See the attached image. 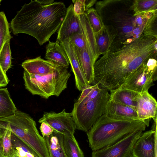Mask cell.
Returning a JSON list of instances; mask_svg holds the SVG:
<instances>
[{"mask_svg":"<svg viewBox=\"0 0 157 157\" xmlns=\"http://www.w3.org/2000/svg\"><path fill=\"white\" fill-rule=\"evenodd\" d=\"M10 41V40H8L5 42L0 52V66L5 74L11 66Z\"/></svg>","mask_w":157,"mask_h":157,"instance_id":"cell-26","label":"cell"},{"mask_svg":"<svg viewBox=\"0 0 157 157\" xmlns=\"http://www.w3.org/2000/svg\"><path fill=\"white\" fill-rule=\"evenodd\" d=\"M83 33L80 16L74 12L73 5L67 8L65 17L57 32V40L59 42L68 39L73 34Z\"/></svg>","mask_w":157,"mask_h":157,"instance_id":"cell-11","label":"cell"},{"mask_svg":"<svg viewBox=\"0 0 157 157\" xmlns=\"http://www.w3.org/2000/svg\"><path fill=\"white\" fill-rule=\"evenodd\" d=\"M11 141L14 154L20 157H39L28 146L12 132Z\"/></svg>","mask_w":157,"mask_h":157,"instance_id":"cell-23","label":"cell"},{"mask_svg":"<svg viewBox=\"0 0 157 157\" xmlns=\"http://www.w3.org/2000/svg\"><path fill=\"white\" fill-rule=\"evenodd\" d=\"M45 58L58 66L68 68L70 64L67 55L63 48L56 40L55 42L49 41L46 47Z\"/></svg>","mask_w":157,"mask_h":157,"instance_id":"cell-16","label":"cell"},{"mask_svg":"<svg viewBox=\"0 0 157 157\" xmlns=\"http://www.w3.org/2000/svg\"><path fill=\"white\" fill-rule=\"evenodd\" d=\"M71 74L67 68L59 67L54 73L43 75L30 74L24 71L23 78L25 88L33 95L48 99L58 97L67 87Z\"/></svg>","mask_w":157,"mask_h":157,"instance_id":"cell-5","label":"cell"},{"mask_svg":"<svg viewBox=\"0 0 157 157\" xmlns=\"http://www.w3.org/2000/svg\"><path fill=\"white\" fill-rule=\"evenodd\" d=\"M110 92V99L128 106L136 111L138 99L140 93L122 86Z\"/></svg>","mask_w":157,"mask_h":157,"instance_id":"cell-18","label":"cell"},{"mask_svg":"<svg viewBox=\"0 0 157 157\" xmlns=\"http://www.w3.org/2000/svg\"><path fill=\"white\" fill-rule=\"evenodd\" d=\"M69 39L72 44L79 50L87 47L90 53L86 38L83 33L74 34L70 37Z\"/></svg>","mask_w":157,"mask_h":157,"instance_id":"cell-30","label":"cell"},{"mask_svg":"<svg viewBox=\"0 0 157 157\" xmlns=\"http://www.w3.org/2000/svg\"><path fill=\"white\" fill-rule=\"evenodd\" d=\"M129 157H132V156H130Z\"/></svg>","mask_w":157,"mask_h":157,"instance_id":"cell-39","label":"cell"},{"mask_svg":"<svg viewBox=\"0 0 157 157\" xmlns=\"http://www.w3.org/2000/svg\"><path fill=\"white\" fill-rule=\"evenodd\" d=\"M40 128L44 138L50 135L54 132V129L50 125L44 122L41 123Z\"/></svg>","mask_w":157,"mask_h":157,"instance_id":"cell-32","label":"cell"},{"mask_svg":"<svg viewBox=\"0 0 157 157\" xmlns=\"http://www.w3.org/2000/svg\"><path fill=\"white\" fill-rule=\"evenodd\" d=\"M157 103L148 91L140 93L137 101L136 112L139 120L145 121L157 117Z\"/></svg>","mask_w":157,"mask_h":157,"instance_id":"cell-13","label":"cell"},{"mask_svg":"<svg viewBox=\"0 0 157 157\" xmlns=\"http://www.w3.org/2000/svg\"><path fill=\"white\" fill-rule=\"evenodd\" d=\"M3 149L2 144V138L1 132V133H0V157H3Z\"/></svg>","mask_w":157,"mask_h":157,"instance_id":"cell-35","label":"cell"},{"mask_svg":"<svg viewBox=\"0 0 157 157\" xmlns=\"http://www.w3.org/2000/svg\"><path fill=\"white\" fill-rule=\"evenodd\" d=\"M62 134L54 132L44 137L50 157H66L63 146Z\"/></svg>","mask_w":157,"mask_h":157,"instance_id":"cell-21","label":"cell"},{"mask_svg":"<svg viewBox=\"0 0 157 157\" xmlns=\"http://www.w3.org/2000/svg\"><path fill=\"white\" fill-rule=\"evenodd\" d=\"M96 44L99 55L107 52L118 33L112 26L105 25L100 31L94 33Z\"/></svg>","mask_w":157,"mask_h":157,"instance_id":"cell-15","label":"cell"},{"mask_svg":"<svg viewBox=\"0 0 157 157\" xmlns=\"http://www.w3.org/2000/svg\"><path fill=\"white\" fill-rule=\"evenodd\" d=\"M157 118L153 119V129L143 132L135 144L132 157H157Z\"/></svg>","mask_w":157,"mask_h":157,"instance_id":"cell-10","label":"cell"},{"mask_svg":"<svg viewBox=\"0 0 157 157\" xmlns=\"http://www.w3.org/2000/svg\"><path fill=\"white\" fill-rule=\"evenodd\" d=\"M110 97L108 91L101 88L99 93L94 98L83 103L75 102L71 113L76 129L88 132L104 114Z\"/></svg>","mask_w":157,"mask_h":157,"instance_id":"cell-6","label":"cell"},{"mask_svg":"<svg viewBox=\"0 0 157 157\" xmlns=\"http://www.w3.org/2000/svg\"><path fill=\"white\" fill-rule=\"evenodd\" d=\"M1 1H2V0H0V5L1 2Z\"/></svg>","mask_w":157,"mask_h":157,"instance_id":"cell-38","label":"cell"},{"mask_svg":"<svg viewBox=\"0 0 157 157\" xmlns=\"http://www.w3.org/2000/svg\"><path fill=\"white\" fill-rule=\"evenodd\" d=\"M10 26L3 12H0V52L5 42L12 36L9 30Z\"/></svg>","mask_w":157,"mask_h":157,"instance_id":"cell-28","label":"cell"},{"mask_svg":"<svg viewBox=\"0 0 157 157\" xmlns=\"http://www.w3.org/2000/svg\"><path fill=\"white\" fill-rule=\"evenodd\" d=\"M157 36L143 33L134 41L108 51L94 64V81L110 91L121 87L143 64L156 57Z\"/></svg>","mask_w":157,"mask_h":157,"instance_id":"cell-1","label":"cell"},{"mask_svg":"<svg viewBox=\"0 0 157 157\" xmlns=\"http://www.w3.org/2000/svg\"><path fill=\"white\" fill-rule=\"evenodd\" d=\"M72 1L74 4V11L76 14L80 16L85 13L86 11L85 0H73Z\"/></svg>","mask_w":157,"mask_h":157,"instance_id":"cell-31","label":"cell"},{"mask_svg":"<svg viewBox=\"0 0 157 157\" xmlns=\"http://www.w3.org/2000/svg\"><path fill=\"white\" fill-rule=\"evenodd\" d=\"M63 144L66 157H84L75 136L71 137L63 135Z\"/></svg>","mask_w":157,"mask_h":157,"instance_id":"cell-25","label":"cell"},{"mask_svg":"<svg viewBox=\"0 0 157 157\" xmlns=\"http://www.w3.org/2000/svg\"><path fill=\"white\" fill-rule=\"evenodd\" d=\"M2 129L0 127V133H1V132H2Z\"/></svg>","mask_w":157,"mask_h":157,"instance_id":"cell-37","label":"cell"},{"mask_svg":"<svg viewBox=\"0 0 157 157\" xmlns=\"http://www.w3.org/2000/svg\"><path fill=\"white\" fill-rule=\"evenodd\" d=\"M9 81L6 74L3 72L0 66V87L6 86Z\"/></svg>","mask_w":157,"mask_h":157,"instance_id":"cell-33","label":"cell"},{"mask_svg":"<svg viewBox=\"0 0 157 157\" xmlns=\"http://www.w3.org/2000/svg\"><path fill=\"white\" fill-rule=\"evenodd\" d=\"M17 110L7 88H0V118L10 116Z\"/></svg>","mask_w":157,"mask_h":157,"instance_id":"cell-22","label":"cell"},{"mask_svg":"<svg viewBox=\"0 0 157 157\" xmlns=\"http://www.w3.org/2000/svg\"><path fill=\"white\" fill-rule=\"evenodd\" d=\"M96 2V0H85L86 11L90 8Z\"/></svg>","mask_w":157,"mask_h":157,"instance_id":"cell-34","label":"cell"},{"mask_svg":"<svg viewBox=\"0 0 157 157\" xmlns=\"http://www.w3.org/2000/svg\"><path fill=\"white\" fill-rule=\"evenodd\" d=\"M38 122L47 123L57 133L71 137H74L76 129L75 123L71 113L67 112L65 109L59 113L44 112Z\"/></svg>","mask_w":157,"mask_h":157,"instance_id":"cell-8","label":"cell"},{"mask_svg":"<svg viewBox=\"0 0 157 157\" xmlns=\"http://www.w3.org/2000/svg\"><path fill=\"white\" fill-rule=\"evenodd\" d=\"M59 44L63 48L68 57L74 75L76 87L79 91H82L89 84L86 79L72 44L69 39L59 42Z\"/></svg>","mask_w":157,"mask_h":157,"instance_id":"cell-12","label":"cell"},{"mask_svg":"<svg viewBox=\"0 0 157 157\" xmlns=\"http://www.w3.org/2000/svg\"><path fill=\"white\" fill-rule=\"evenodd\" d=\"M143 131L133 132L109 146L93 151L91 157H129L133 147Z\"/></svg>","mask_w":157,"mask_h":157,"instance_id":"cell-9","label":"cell"},{"mask_svg":"<svg viewBox=\"0 0 157 157\" xmlns=\"http://www.w3.org/2000/svg\"><path fill=\"white\" fill-rule=\"evenodd\" d=\"M149 122L103 114L86 132L89 147L94 151L109 146L133 132L144 131Z\"/></svg>","mask_w":157,"mask_h":157,"instance_id":"cell-3","label":"cell"},{"mask_svg":"<svg viewBox=\"0 0 157 157\" xmlns=\"http://www.w3.org/2000/svg\"><path fill=\"white\" fill-rule=\"evenodd\" d=\"M0 127L10 130L39 157H50L45 139L40 135L36 122L28 114L17 110L10 116L0 118Z\"/></svg>","mask_w":157,"mask_h":157,"instance_id":"cell-4","label":"cell"},{"mask_svg":"<svg viewBox=\"0 0 157 157\" xmlns=\"http://www.w3.org/2000/svg\"><path fill=\"white\" fill-rule=\"evenodd\" d=\"M157 60L149 59L134 72L121 86L140 93L146 91L154 85L157 79Z\"/></svg>","mask_w":157,"mask_h":157,"instance_id":"cell-7","label":"cell"},{"mask_svg":"<svg viewBox=\"0 0 157 157\" xmlns=\"http://www.w3.org/2000/svg\"><path fill=\"white\" fill-rule=\"evenodd\" d=\"M104 114L109 117L139 119L136 110L110 99L107 103Z\"/></svg>","mask_w":157,"mask_h":157,"instance_id":"cell-17","label":"cell"},{"mask_svg":"<svg viewBox=\"0 0 157 157\" xmlns=\"http://www.w3.org/2000/svg\"><path fill=\"white\" fill-rule=\"evenodd\" d=\"M131 8L133 10V17L149 12L157 11V0H134Z\"/></svg>","mask_w":157,"mask_h":157,"instance_id":"cell-24","label":"cell"},{"mask_svg":"<svg viewBox=\"0 0 157 157\" xmlns=\"http://www.w3.org/2000/svg\"><path fill=\"white\" fill-rule=\"evenodd\" d=\"M21 66L28 73L39 75L52 74L59 67L49 60L41 58L40 56L25 60Z\"/></svg>","mask_w":157,"mask_h":157,"instance_id":"cell-14","label":"cell"},{"mask_svg":"<svg viewBox=\"0 0 157 157\" xmlns=\"http://www.w3.org/2000/svg\"><path fill=\"white\" fill-rule=\"evenodd\" d=\"M2 144L3 149V157H12L14 155L11 141V132L6 128H2Z\"/></svg>","mask_w":157,"mask_h":157,"instance_id":"cell-29","label":"cell"},{"mask_svg":"<svg viewBox=\"0 0 157 157\" xmlns=\"http://www.w3.org/2000/svg\"><path fill=\"white\" fill-rule=\"evenodd\" d=\"M80 16L81 25L91 55L96 62L100 55L96 44L95 33L85 13Z\"/></svg>","mask_w":157,"mask_h":157,"instance_id":"cell-20","label":"cell"},{"mask_svg":"<svg viewBox=\"0 0 157 157\" xmlns=\"http://www.w3.org/2000/svg\"><path fill=\"white\" fill-rule=\"evenodd\" d=\"M12 157H20L17 155L15 154H14Z\"/></svg>","mask_w":157,"mask_h":157,"instance_id":"cell-36","label":"cell"},{"mask_svg":"<svg viewBox=\"0 0 157 157\" xmlns=\"http://www.w3.org/2000/svg\"><path fill=\"white\" fill-rule=\"evenodd\" d=\"M72 45L87 83L89 85H93L94 63L90 57L88 48L79 50Z\"/></svg>","mask_w":157,"mask_h":157,"instance_id":"cell-19","label":"cell"},{"mask_svg":"<svg viewBox=\"0 0 157 157\" xmlns=\"http://www.w3.org/2000/svg\"><path fill=\"white\" fill-rule=\"evenodd\" d=\"M85 13L94 33L99 32L103 28L105 25L102 18L95 9L91 8L86 11Z\"/></svg>","mask_w":157,"mask_h":157,"instance_id":"cell-27","label":"cell"},{"mask_svg":"<svg viewBox=\"0 0 157 157\" xmlns=\"http://www.w3.org/2000/svg\"><path fill=\"white\" fill-rule=\"evenodd\" d=\"M67 11L65 4L54 0H31L25 4L12 19L13 33H25L34 37L40 46L49 41L60 27Z\"/></svg>","mask_w":157,"mask_h":157,"instance_id":"cell-2","label":"cell"}]
</instances>
